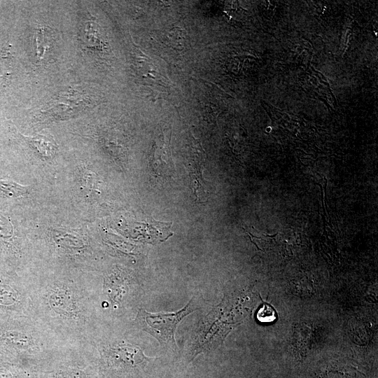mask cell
Instances as JSON below:
<instances>
[{
	"instance_id": "obj_1",
	"label": "cell",
	"mask_w": 378,
	"mask_h": 378,
	"mask_svg": "<svg viewBox=\"0 0 378 378\" xmlns=\"http://www.w3.org/2000/svg\"><path fill=\"white\" fill-rule=\"evenodd\" d=\"M31 317L66 345L88 343L100 328L84 275L61 272L27 276Z\"/></svg>"
},
{
	"instance_id": "obj_2",
	"label": "cell",
	"mask_w": 378,
	"mask_h": 378,
	"mask_svg": "<svg viewBox=\"0 0 378 378\" xmlns=\"http://www.w3.org/2000/svg\"><path fill=\"white\" fill-rule=\"evenodd\" d=\"M67 345L31 317L0 320V356L29 374Z\"/></svg>"
},
{
	"instance_id": "obj_3",
	"label": "cell",
	"mask_w": 378,
	"mask_h": 378,
	"mask_svg": "<svg viewBox=\"0 0 378 378\" xmlns=\"http://www.w3.org/2000/svg\"><path fill=\"white\" fill-rule=\"evenodd\" d=\"M85 346L99 378H136L148 359L139 345L126 338L107 337L99 328Z\"/></svg>"
},
{
	"instance_id": "obj_4",
	"label": "cell",
	"mask_w": 378,
	"mask_h": 378,
	"mask_svg": "<svg viewBox=\"0 0 378 378\" xmlns=\"http://www.w3.org/2000/svg\"><path fill=\"white\" fill-rule=\"evenodd\" d=\"M97 314L118 317L132 302L136 293V279L126 267L113 264L94 278L84 275Z\"/></svg>"
},
{
	"instance_id": "obj_5",
	"label": "cell",
	"mask_w": 378,
	"mask_h": 378,
	"mask_svg": "<svg viewBox=\"0 0 378 378\" xmlns=\"http://www.w3.org/2000/svg\"><path fill=\"white\" fill-rule=\"evenodd\" d=\"M30 378H99L85 345H67L54 358L29 373Z\"/></svg>"
},
{
	"instance_id": "obj_6",
	"label": "cell",
	"mask_w": 378,
	"mask_h": 378,
	"mask_svg": "<svg viewBox=\"0 0 378 378\" xmlns=\"http://www.w3.org/2000/svg\"><path fill=\"white\" fill-rule=\"evenodd\" d=\"M31 317L27 276L0 270V320Z\"/></svg>"
},
{
	"instance_id": "obj_7",
	"label": "cell",
	"mask_w": 378,
	"mask_h": 378,
	"mask_svg": "<svg viewBox=\"0 0 378 378\" xmlns=\"http://www.w3.org/2000/svg\"><path fill=\"white\" fill-rule=\"evenodd\" d=\"M190 301L183 308L174 312L150 313L143 308L138 309L134 323L144 331L150 334L162 344H175L174 333L178 324L193 309Z\"/></svg>"
},
{
	"instance_id": "obj_8",
	"label": "cell",
	"mask_w": 378,
	"mask_h": 378,
	"mask_svg": "<svg viewBox=\"0 0 378 378\" xmlns=\"http://www.w3.org/2000/svg\"><path fill=\"white\" fill-rule=\"evenodd\" d=\"M188 172L191 179V188L196 196V200L206 199L205 182L202 178L201 164H188Z\"/></svg>"
},
{
	"instance_id": "obj_9",
	"label": "cell",
	"mask_w": 378,
	"mask_h": 378,
	"mask_svg": "<svg viewBox=\"0 0 378 378\" xmlns=\"http://www.w3.org/2000/svg\"><path fill=\"white\" fill-rule=\"evenodd\" d=\"M0 378H30V375L24 369L0 356Z\"/></svg>"
},
{
	"instance_id": "obj_10",
	"label": "cell",
	"mask_w": 378,
	"mask_h": 378,
	"mask_svg": "<svg viewBox=\"0 0 378 378\" xmlns=\"http://www.w3.org/2000/svg\"><path fill=\"white\" fill-rule=\"evenodd\" d=\"M0 192L8 197H20L27 193V188L6 178H0Z\"/></svg>"
},
{
	"instance_id": "obj_11",
	"label": "cell",
	"mask_w": 378,
	"mask_h": 378,
	"mask_svg": "<svg viewBox=\"0 0 378 378\" xmlns=\"http://www.w3.org/2000/svg\"><path fill=\"white\" fill-rule=\"evenodd\" d=\"M29 141L32 146L36 148L38 152L44 156H51L56 150L55 144L46 136H37L32 137L29 139Z\"/></svg>"
},
{
	"instance_id": "obj_12",
	"label": "cell",
	"mask_w": 378,
	"mask_h": 378,
	"mask_svg": "<svg viewBox=\"0 0 378 378\" xmlns=\"http://www.w3.org/2000/svg\"><path fill=\"white\" fill-rule=\"evenodd\" d=\"M256 317L260 323H268L274 321L277 315L275 309L271 305L265 302L258 309Z\"/></svg>"
},
{
	"instance_id": "obj_13",
	"label": "cell",
	"mask_w": 378,
	"mask_h": 378,
	"mask_svg": "<svg viewBox=\"0 0 378 378\" xmlns=\"http://www.w3.org/2000/svg\"><path fill=\"white\" fill-rule=\"evenodd\" d=\"M36 52L38 59L41 58L48 47L47 37L43 29L37 30L36 33Z\"/></svg>"
}]
</instances>
